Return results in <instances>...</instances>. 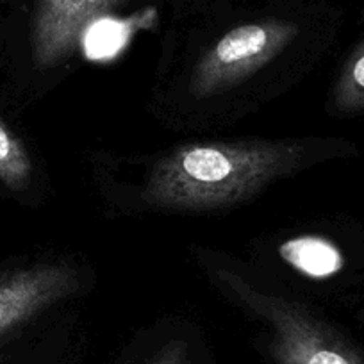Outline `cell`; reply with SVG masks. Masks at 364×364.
<instances>
[{"instance_id":"3957f363","label":"cell","mask_w":364,"mask_h":364,"mask_svg":"<svg viewBox=\"0 0 364 364\" xmlns=\"http://www.w3.org/2000/svg\"><path fill=\"white\" fill-rule=\"evenodd\" d=\"M299 33L296 23L279 18L234 27L195 65L190 79L191 95L208 99L237 86L286 50Z\"/></svg>"},{"instance_id":"ba28073f","label":"cell","mask_w":364,"mask_h":364,"mask_svg":"<svg viewBox=\"0 0 364 364\" xmlns=\"http://www.w3.org/2000/svg\"><path fill=\"white\" fill-rule=\"evenodd\" d=\"M127 36V23L102 16L86 27L80 45H84V52L90 59H107L124 48Z\"/></svg>"},{"instance_id":"52a82bcc","label":"cell","mask_w":364,"mask_h":364,"mask_svg":"<svg viewBox=\"0 0 364 364\" xmlns=\"http://www.w3.org/2000/svg\"><path fill=\"white\" fill-rule=\"evenodd\" d=\"M33 178V161L18 136L0 120V182L11 191H23Z\"/></svg>"},{"instance_id":"277c9868","label":"cell","mask_w":364,"mask_h":364,"mask_svg":"<svg viewBox=\"0 0 364 364\" xmlns=\"http://www.w3.org/2000/svg\"><path fill=\"white\" fill-rule=\"evenodd\" d=\"M77 284V273L59 262L0 272V355L26 325L72 295Z\"/></svg>"},{"instance_id":"9c48e42d","label":"cell","mask_w":364,"mask_h":364,"mask_svg":"<svg viewBox=\"0 0 364 364\" xmlns=\"http://www.w3.org/2000/svg\"><path fill=\"white\" fill-rule=\"evenodd\" d=\"M334 106L339 113H357L364 109V40L339 75L334 87Z\"/></svg>"},{"instance_id":"7a4b0ae2","label":"cell","mask_w":364,"mask_h":364,"mask_svg":"<svg viewBox=\"0 0 364 364\" xmlns=\"http://www.w3.org/2000/svg\"><path fill=\"white\" fill-rule=\"evenodd\" d=\"M216 281L269 327V352L279 364H364V355L300 304L252 288L225 268Z\"/></svg>"},{"instance_id":"6da1fadb","label":"cell","mask_w":364,"mask_h":364,"mask_svg":"<svg viewBox=\"0 0 364 364\" xmlns=\"http://www.w3.org/2000/svg\"><path fill=\"white\" fill-rule=\"evenodd\" d=\"M302 157L299 143H186L157 161L143 198L154 208L178 213L230 208L295 170Z\"/></svg>"},{"instance_id":"8992f818","label":"cell","mask_w":364,"mask_h":364,"mask_svg":"<svg viewBox=\"0 0 364 364\" xmlns=\"http://www.w3.org/2000/svg\"><path fill=\"white\" fill-rule=\"evenodd\" d=\"M281 257L293 269L311 279H328L343 268L341 250L321 236H296L279 247Z\"/></svg>"},{"instance_id":"30bf717a","label":"cell","mask_w":364,"mask_h":364,"mask_svg":"<svg viewBox=\"0 0 364 364\" xmlns=\"http://www.w3.org/2000/svg\"><path fill=\"white\" fill-rule=\"evenodd\" d=\"M141 364H190L188 345L182 341L168 343Z\"/></svg>"},{"instance_id":"5b68a950","label":"cell","mask_w":364,"mask_h":364,"mask_svg":"<svg viewBox=\"0 0 364 364\" xmlns=\"http://www.w3.org/2000/svg\"><path fill=\"white\" fill-rule=\"evenodd\" d=\"M122 0H36L33 16V58L48 68L73 54L84 31Z\"/></svg>"}]
</instances>
